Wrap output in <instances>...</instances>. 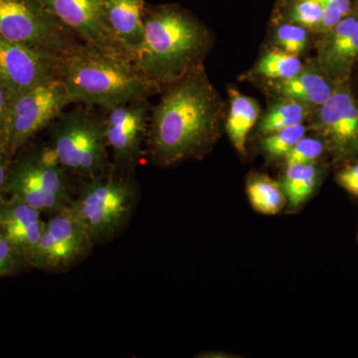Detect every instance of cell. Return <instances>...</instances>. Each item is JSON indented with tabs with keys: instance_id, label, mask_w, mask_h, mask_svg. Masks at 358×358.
Masks as SVG:
<instances>
[{
	"instance_id": "obj_8",
	"label": "cell",
	"mask_w": 358,
	"mask_h": 358,
	"mask_svg": "<svg viewBox=\"0 0 358 358\" xmlns=\"http://www.w3.org/2000/svg\"><path fill=\"white\" fill-rule=\"evenodd\" d=\"M71 105L76 103L58 77L13 93L4 138L7 155L13 159Z\"/></svg>"
},
{
	"instance_id": "obj_27",
	"label": "cell",
	"mask_w": 358,
	"mask_h": 358,
	"mask_svg": "<svg viewBox=\"0 0 358 358\" xmlns=\"http://www.w3.org/2000/svg\"><path fill=\"white\" fill-rule=\"evenodd\" d=\"M22 265L24 259L6 237L0 235V278L13 275Z\"/></svg>"
},
{
	"instance_id": "obj_18",
	"label": "cell",
	"mask_w": 358,
	"mask_h": 358,
	"mask_svg": "<svg viewBox=\"0 0 358 358\" xmlns=\"http://www.w3.org/2000/svg\"><path fill=\"white\" fill-rule=\"evenodd\" d=\"M317 169L310 164H289L282 190L292 206L303 204L313 194L317 185Z\"/></svg>"
},
{
	"instance_id": "obj_14",
	"label": "cell",
	"mask_w": 358,
	"mask_h": 358,
	"mask_svg": "<svg viewBox=\"0 0 358 358\" xmlns=\"http://www.w3.org/2000/svg\"><path fill=\"white\" fill-rule=\"evenodd\" d=\"M320 122L338 145H358V106L348 91L333 92L322 105Z\"/></svg>"
},
{
	"instance_id": "obj_28",
	"label": "cell",
	"mask_w": 358,
	"mask_h": 358,
	"mask_svg": "<svg viewBox=\"0 0 358 358\" xmlns=\"http://www.w3.org/2000/svg\"><path fill=\"white\" fill-rule=\"evenodd\" d=\"M13 95V92L0 80V148L3 150L7 119H8L9 107H10Z\"/></svg>"
},
{
	"instance_id": "obj_17",
	"label": "cell",
	"mask_w": 358,
	"mask_h": 358,
	"mask_svg": "<svg viewBox=\"0 0 358 358\" xmlns=\"http://www.w3.org/2000/svg\"><path fill=\"white\" fill-rule=\"evenodd\" d=\"M231 107L227 121V131L235 148L244 152L247 136L259 117L258 103L242 95L239 92L230 91Z\"/></svg>"
},
{
	"instance_id": "obj_1",
	"label": "cell",
	"mask_w": 358,
	"mask_h": 358,
	"mask_svg": "<svg viewBox=\"0 0 358 358\" xmlns=\"http://www.w3.org/2000/svg\"><path fill=\"white\" fill-rule=\"evenodd\" d=\"M58 78L75 103L107 110L159 88L124 52L81 42L61 58Z\"/></svg>"
},
{
	"instance_id": "obj_25",
	"label": "cell",
	"mask_w": 358,
	"mask_h": 358,
	"mask_svg": "<svg viewBox=\"0 0 358 358\" xmlns=\"http://www.w3.org/2000/svg\"><path fill=\"white\" fill-rule=\"evenodd\" d=\"M324 150L322 141L312 138H301L285 155L287 164H310L319 159Z\"/></svg>"
},
{
	"instance_id": "obj_20",
	"label": "cell",
	"mask_w": 358,
	"mask_h": 358,
	"mask_svg": "<svg viewBox=\"0 0 358 358\" xmlns=\"http://www.w3.org/2000/svg\"><path fill=\"white\" fill-rule=\"evenodd\" d=\"M307 112L303 103L289 99L278 103L270 110L261 124V131L264 134H273L282 129L301 124Z\"/></svg>"
},
{
	"instance_id": "obj_6",
	"label": "cell",
	"mask_w": 358,
	"mask_h": 358,
	"mask_svg": "<svg viewBox=\"0 0 358 358\" xmlns=\"http://www.w3.org/2000/svg\"><path fill=\"white\" fill-rule=\"evenodd\" d=\"M120 171L112 164L106 173L83 180L71 203L94 244L119 234L133 214L136 187Z\"/></svg>"
},
{
	"instance_id": "obj_22",
	"label": "cell",
	"mask_w": 358,
	"mask_h": 358,
	"mask_svg": "<svg viewBox=\"0 0 358 358\" xmlns=\"http://www.w3.org/2000/svg\"><path fill=\"white\" fill-rule=\"evenodd\" d=\"M358 56V28L348 38L329 43L324 51V60L327 67L343 71L352 64Z\"/></svg>"
},
{
	"instance_id": "obj_12",
	"label": "cell",
	"mask_w": 358,
	"mask_h": 358,
	"mask_svg": "<svg viewBox=\"0 0 358 358\" xmlns=\"http://www.w3.org/2000/svg\"><path fill=\"white\" fill-rule=\"evenodd\" d=\"M60 61L0 37V80L13 93L57 78Z\"/></svg>"
},
{
	"instance_id": "obj_3",
	"label": "cell",
	"mask_w": 358,
	"mask_h": 358,
	"mask_svg": "<svg viewBox=\"0 0 358 358\" xmlns=\"http://www.w3.org/2000/svg\"><path fill=\"white\" fill-rule=\"evenodd\" d=\"M136 64L157 85H171L193 71L205 45L201 26L173 6L145 7Z\"/></svg>"
},
{
	"instance_id": "obj_5",
	"label": "cell",
	"mask_w": 358,
	"mask_h": 358,
	"mask_svg": "<svg viewBox=\"0 0 358 358\" xmlns=\"http://www.w3.org/2000/svg\"><path fill=\"white\" fill-rule=\"evenodd\" d=\"M6 196L20 200L48 214L58 213L72 203L68 173L59 164L50 145L21 148L9 164Z\"/></svg>"
},
{
	"instance_id": "obj_23",
	"label": "cell",
	"mask_w": 358,
	"mask_h": 358,
	"mask_svg": "<svg viewBox=\"0 0 358 358\" xmlns=\"http://www.w3.org/2000/svg\"><path fill=\"white\" fill-rule=\"evenodd\" d=\"M306 133V127L299 124L270 134L264 141V148L271 157H285Z\"/></svg>"
},
{
	"instance_id": "obj_9",
	"label": "cell",
	"mask_w": 358,
	"mask_h": 358,
	"mask_svg": "<svg viewBox=\"0 0 358 358\" xmlns=\"http://www.w3.org/2000/svg\"><path fill=\"white\" fill-rule=\"evenodd\" d=\"M93 245L88 231L70 205L45 223L27 266L46 271L62 270L87 256Z\"/></svg>"
},
{
	"instance_id": "obj_21",
	"label": "cell",
	"mask_w": 358,
	"mask_h": 358,
	"mask_svg": "<svg viewBox=\"0 0 358 358\" xmlns=\"http://www.w3.org/2000/svg\"><path fill=\"white\" fill-rule=\"evenodd\" d=\"M303 65L298 56L286 51L266 54L257 67V72L272 79H289L301 72Z\"/></svg>"
},
{
	"instance_id": "obj_24",
	"label": "cell",
	"mask_w": 358,
	"mask_h": 358,
	"mask_svg": "<svg viewBox=\"0 0 358 358\" xmlns=\"http://www.w3.org/2000/svg\"><path fill=\"white\" fill-rule=\"evenodd\" d=\"M275 38L285 51L294 55H299L305 50L308 43L307 31L301 25L280 26L275 32Z\"/></svg>"
},
{
	"instance_id": "obj_10",
	"label": "cell",
	"mask_w": 358,
	"mask_h": 358,
	"mask_svg": "<svg viewBox=\"0 0 358 358\" xmlns=\"http://www.w3.org/2000/svg\"><path fill=\"white\" fill-rule=\"evenodd\" d=\"M106 112V136L113 166L127 171L136 166L148 138L150 115L147 99L129 101Z\"/></svg>"
},
{
	"instance_id": "obj_13",
	"label": "cell",
	"mask_w": 358,
	"mask_h": 358,
	"mask_svg": "<svg viewBox=\"0 0 358 358\" xmlns=\"http://www.w3.org/2000/svg\"><path fill=\"white\" fill-rule=\"evenodd\" d=\"M41 212L20 200L6 197L0 202V235L27 260L45 227Z\"/></svg>"
},
{
	"instance_id": "obj_11",
	"label": "cell",
	"mask_w": 358,
	"mask_h": 358,
	"mask_svg": "<svg viewBox=\"0 0 358 358\" xmlns=\"http://www.w3.org/2000/svg\"><path fill=\"white\" fill-rule=\"evenodd\" d=\"M58 20L85 43L131 54L115 37L108 22L105 0H41ZM133 57V56H131ZM134 58V57H133Z\"/></svg>"
},
{
	"instance_id": "obj_16",
	"label": "cell",
	"mask_w": 358,
	"mask_h": 358,
	"mask_svg": "<svg viewBox=\"0 0 358 358\" xmlns=\"http://www.w3.org/2000/svg\"><path fill=\"white\" fill-rule=\"evenodd\" d=\"M275 90L292 100L320 106L333 94L326 80L312 71H301L293 78L281 80L275 85Z\"/></svg>"
},
{
	"instance_id": "obj_29",
	"label": "cell",
	"mask_w": 358,
	"mask_h": 358,
	"mask_svg": "<svg viewBox=\"0 0 358 358\" xmlns=\"http://www.w3.org/2000/svg\"><path fill=\"white\" fill-rule=\"evenodd\" d=\"M338 181L348 192L358 196V164L341 171Z\"/></svg>"
},
{
	"instance_id": "obj_7",
	"label": "cell",
	"mask_w": 358,
	"mask_h": 358,
	"mask_svg": "<svg viewBox=\"0 0 358 358\" xmlns=\"http://www.w3.org/2000/svg\"><path fill=\"white\" fill-rule=\"evenodd\" d=\"M0 37L59 58L83 42L41 0H0Z\"/></svg>"
},
{
	"instance_id": "obj_30",
	"label": "cell",
	"mask_w": 358,
	"mask_h": 358,
	"mask_svg": "<svg viewBox=\"0 0 358 358\" xmlns=\"http://www.w3.org/2000/svg\"><path fill=\"white\" fill-rule=\"evenodd\" d=\"M11 157L3 148H0V202L6 199V181Z\"/></svg>"
},
{
	"instance_id": "obj_19",
	"label": "cell",
	"mask_w": 358,
	"mask_h": 358,
	"mask_svg": "<svg viewBox=\"0 0 358 358\" xmlns=\"http://www.w3.org/2000/svg\"><path fill=\"white\" fill-rule=\"evenodd\" d=\"M247 193L252 206L260 213L274 215L284 207V190L272 179L265 176L252 180L247 187Z\"/></svg>"
},
{
	"instance_id": "obj_4",
	"label": "cell",
	"mask_w": 358,
	"mask_h": 358,
	"mask_svg": "<svg viewBox=\"0 0 358 358\" xmlns=\"http://www.w3.org/2000/svg\"><path fill=\"white\" fill-rule=\"evenodd\" d=\"M78 107L59 115L50 129V148L67 173L83 180L100 176L112 166L106 136L105 114L92 106Z\"/></svg>"
},
{
	"instance_id": "obj_2",
	"label": "cell",
	"mask_w": 358,
	"mask_h": 358,
	"mask_svg": "<svg viewBox=\"0 0 358 358\" xmlns=\"http://www.w3.org/2000/svg\"><path fill=\"white\" fill-rule=\"evenodd\" d=\"M171 87L152 112L148 147L157 162L173 164L199 154L215 124V103L194 70Z\"/></svg>"
},
{
	"instance_id": "obj_15",
	"label": "cell",
	"mask_w": 358,
	"mask_h": 358,
	"mask_svg": "<svg viewBox=\"0 0 358 358\" xmlns=\"http://www.w3.org/2000/svg\"><path fill=\"white\" fill-rule=\"evenodd\" d=\"M145 7L143 0H105L108 22L133 57L143 37Z\"/></svg>"
},
{
	"instance_id": "obj_26",
	"label": "cell",
	"mask_w": 358,
	"mask_h": 358,
	"mask_svg": "<svg viewBox=\"0 0 358 358\" xmlns=\"http://www.w3.org/2000/svg\"><path fill=\"white\" fill-rule=\"evenodd\" d=\"M322 9L320 0H301L292 9L289 18L293 22L307 27H315L322 24Z\"/></svg>"
}]
</instances>
